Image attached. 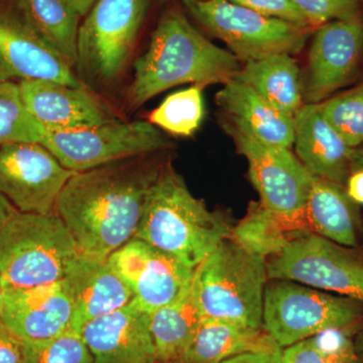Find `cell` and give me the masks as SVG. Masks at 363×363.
<instances>
[{
  "mask_svg": "<svg viewBox=\"0 0 363 363\" xmlns=\"http://www.w3.org/2000/svg\"><path fill=\"white\" fill-rule=\"evenodd\" d=\"M150 155L80 172L67 182L56 212L81 255L107 259L135 238L147 193L164 164Z\"/></svg>",
  "mask_w": 363,
  "mask_h": 363,
  "instance_id": "1",
  "label": "cell"
},
{
  "mask_svg": "<svg viewBox=\"0 0 363 363\" xmlns=\"http://www.w3.org/2000/svg\"><path fill=\"white\" fill-rule=\"evenodd\" d=\"M241 66L233 52L206 39L181 11L169 9L160 18L147 51L136 60L128 105L138 109L175 86L224 85Z\"/></svg>",
  "mask_w": 363,
  "mask_h": 363,
  "instance_id": "2",
  "label": "cell"
},
{
  "mask_svg": "<svg viewBox=\"0 0 363 363\" xmlns=\"http://www.w3.org/2000/svg\"><path fill=\"white\" fill-rule=\"evenodd\" d=\"M231 233L225 217L210 211L171 162H164L147 193L135 238L195 269Z\"/></svg>",
  "mask_w": 363,
  "mask_h": 363,
  "instance_id": "3",
  "label": "cell"
},
{
  "mask_svg": "<svg viewBox=\"0 0 363 363\" xmlns=\"http://www.w3.org/2000/svg\"><path fill=\"white\" fill-rule=\"evenodd\" d=\"M82 257L57 212L16 211L0 231V281L4 291L64 281Z\"/></svg>",
  "mask_w": 363,
  "mask_h": 363,
  "instance_id": "4",
  "label": "cell"
},
{
  "mask_svg": "<svg viewBox=\"0 0 363 363\" xmlns=\"http://www.w3.org/2000/svg\"><path fill=\"white\" fill-rule=\"evenodd\" d=\"M267 259L233 238L221 241L194 269L191 290L202 318L264 328Z\"/></svg>",
  "mask_w": 363,
  "mask_h": 363,
  "instance_id": "5",
  "label": "cell"
},
{
  "mask_svg": "<svg viewBox=\"0 0 363 363\" xmlns=\"http://www.w3.org/2000/svg\"><path fill=\"white\" fill-rule=\"evenodd\" d=\"M363 323V303L286 279H269L262 327L281 350L320 332Z\"/></svg>",
  "mask_w": 363,
  "mask_h": 363,
  "instance_id": "6",
  "label": "cell"
},
{
  "mask_svg": "<svg viewBox=\"0 0 363 363\" xmlns=\"http://www.w3.org/2000/svg\"><path fill=\"white\" fill-rule=\"evenodd\" d=\"M183 4L198 23L245 63L272 55L298 54L314 32L228 0H194Z\"/></svg>",
  "mask_w": 363,
  "mask_h": 363,
  "instance_id": "7",
  "label": "cell"
},
{
  "mask_svg": "<svg viewBox=\"0 0 363 363\" xmlns=\"http://www.w3.org/2000/svg\"><path fill=\"white\" fill-rule=\"evenodd\" d=\"M150 0H97L79 28L78 71L97 84L123 74L147 16Z\"/></svg>",
  "mask_w": 363,
  "mask_h": 363,
  "instance_id": "8",
  "label": "cell"
},
{
  "mask_svg": "<svg viewBox=\"0 0 363 363\" xmlns=\"http://www.w3.org/2000/svg\"><path fill=\"white\" fill-rule=\"evenodd\" d=\"M269 279H286L363 303V247H347L310 231L267 259Z\"/></svg>",
  "mask_w": 363,
  "mask_h": 363,
  "instance_id": "9",
  "label": "cell"
},
{
  "mask_svg": "<svg viewBox=\"0 0 363 363\" xmlns=\"http://www.w3.org/2000/svg\"><path fill=\"white\" fill-rule=\"evenodd\" d=\"M42 145L65 168L76 173L156 154L169 147L162 131L150 121H112L80 130L47 131Z\"/></svg>",
  "mask_w": 363,
  "mask_h": 363,
  "instance_id": "10",
  "label": "cell"
},
{
  "mask_svg": "<svg viewBox=\"0 0 363 363\" xmlns=\"http://www.w3.org/2000/svg\"><path fill=\"white\" fill-rule=\"evenodd\" d=\"M223 128L247 159L260 204L298 230L308 231L304 212L315 177L291 149L264 145L226 124Z\"/></svg>",
  "mask_w": 363,
  "mask_h": 363,
  "instance_id": "11",
  "label": "cell"
},
{
  "mask_svg": "<svg viewBox=\"0 0 363 363\" xmlns=\"http://www.w3.org/2000/svg\"><path fill=\"white\" fill-rule=\"evenodd\" d=\"M75 174L40 143L0 147V194L23 213L56 212L60 194Z\"/></svg>",
  "mask_w": 363,
  "mask_h": 363,
  "instance_id": "12",
  "label": "cell"
},
{
  "mask_svg": "<svg viewBox=\"0 0 363 363\" xmlns=\"http://www.w3.org/2000/svg\"><path fill=\"white\" fill-rule=\"evenodd\" d=\"M108 262L133 293L131 302L149 314L175 301L194 274V269L138 238L112 253Z\"/></svg>",
  "mask_w": 363,
  "mask_h": 363,
  "instance_id": "13",
  "label": "cell"
},
{
  "mask_svg": "<svg viewBox=\"0 0 363 363\" xmlns=\"http://www.w3.org/2000/svg\"><path fill=\"white\" fill-rule=\"evenodd\" d=\"M362 57V18L330 21L315 28L304 77L305 104H321L350 84Z\"/></svg>",
  "mask_w": 363,
  "mask_h": 363,
  "instance_id": "14",
  "label": "cell"
},
{
  "mask_svg": "<svg viewBox=\"0 0 363 363\" xmlns=\"http://www.w3.org/2000/svg\"><path fill=\"white\" fill-rule=\"evenodd\" d=\"M52 80L84 87L13 6L0 0V81Z\"/></svg>",
  "mask_w": 363,
  "mask_h": 363,
  "instance_id": "15",
  "label": "cell"
},
{
  "mask_svg": "<svg viewBox=\"0 0 363 363\" xmlns=\"http://www.w3.org/2000/svg\"><path fill=\"white\" fill-rule=\"evenodd\" d=\"M74 303L65 281L4 291L0 319L25 343L43 342L72 328Z\"/></svg>",
  "mask_w": 363,
  "mask_h": 363,
  "instance_id": "16",
  "label": "cell"
},
{
  "mask_svg": "<svg viewBox=\"0 0 363 363\" xmlns=\"http://www.w3.org/2000/svg\"><path fill=\"white\" fill-rule=\"evenodd\" d=\"M94 363H156L150 314L133 302L81 328Z\"/></svg>",
  "mask_w": 363,
  "mask_h": 363,
  "instance_id": "17",
  "label": "cell"
},
{
  "mask_svg": "<svg viewBox=\"0 0 363 363\" xmlns=\"http://www.w3.org/2000/svg\"><path fill=\"white\" fill-rule=\"evenodd\" d=\"M23 104L47 131H68L116 121L85 87L52 80L18 82Z\"/></svg>",
  "mask_w": 363,
  "mask_h": 363,
  "instance_id": "18",
  "label": "cell"
},
{
  "mask_svg": "<svg viewBox=\"0 0 363 363\" xmlns=\"http://www.w3.org/2000/svg\"><path fill=\"white\" fill-rule=\"evenodd\" d=\"M216 102L223 124L264 145L293 147L294 114L279 111L250 86L233 79L217 93Z\"/></svg>",
  "mask_w": 363,
  "mask_h": 363,
  "instance_id": "19",
  "label": "cell"
},
{
  "mask_svg": "<svg viewBox=\"0 0 363 363\" xmlns=\"http://www.w3.org/2000/svg\"><path fill=\"white\" fill-rule=\"evenodd\" d=\"M296 156L310 174L345 186L352 172L351 147L331 125L318 104H305L294 114Z\"/></svg>",
  "mask_w": 363,
  "mask_h": 363,
  "instance_id": "20",
  "label": "cell"
},
{
  "mask_svg": "<svg viewBox=\"0 0 363 363\" xmlns=\"http://www.w3.org/2000/svg\"><path fill=\"white\" fill-rule=\"evenodd\" d=\"M74 303L72 328L80 332L88 322L130 304L133 295L108 259L82 257L64 279Z\"/></svg>",
  "mask_w": 363,
  "mask_h": 363,
  "instance_id": "21",
  "label": "cell"
},
{
  "mask_svg": "<svg viewBox=\"0 0 363 363\" xmlns=\"http://www.w3.org/2000/svg\"><path fill=\"white\" fill-rule=\"evenodd\" d=\"M304 217L310 233L344 247H363L362 215L345 186L315 177Z\"/></svg>",
  "mask_w": 363,
  "mask_h": 363,
  "instance_id": "22",
  "label": "cell"
},
{
  "mask_svg": "<svg viewBox=\"0 0 363 363\" xmlns=\"http://www.w3.org/2000/svg\"><path fill=\"white\" fill-rule=\"evenodd\" d=\"M278 348L264 328L202 318L183 363H222L242 353Z\"/></svg>",
  "mask_w": 363,
  "mask_h": 363,
  "instance_id": "23",
  "label": "cell"
},
{
  "mask_svg": "<svg viewBox=\"0 0 363 363\" xmlns=\"http://www.w3.org/2000/svg\"><path fill=\"white\" fill-rule=\"evenodd\" d=\"M233 79L252 87L279 111L295 114L305 104L304 77L292 55L247 62Z\"/></svg>",
  "mask_w": 363,
  "mask_h": 363,
  "instance_id": "24",
  "label": "cell"
},
{
  "mask_svg": "<svg viewBox=\"0 0 363 363\" xmlns=\"http://www.w3.org/2000/svg\"><path fill=\"white\" fill-rule=\"evenodd\" d=\"M201 319L191 284L175 301L152 313L156 363H183Z\"/></svg>",
  "mask_w": 363,
  "mask_h": 363,
  "instance_id": "25",
  "label": "cell"
},
{
  "mask_svg": "<svg viewBox=\"0 0 363 363\" xmlns=\"http://www.w3.org/2000/svg\"><path fill=\"white\" fill-rule=\"evenodd\" d=\"M33 30L71 68L77 63L81 16L67 0H11Z\"/></svg>",
  "mask_w": 363,
  "mask_h": 363,
  "instance_id": "26",
  "label": "cell"
},
{
  "mask_svg": "<svg viewBox=\"0 0 363 363\" xmlns=\"http://www.w3.org/2000/svg\"><path fill=\"white\" fill-rule=\"evenodd\" d=\"M300 233L303 231L272 214L259 202L252 203L247 216L233 228L231 238L245 250L267 259Z\"/></svg>",
  "mask_w": 363,
  "mask_h": 363,
  "instance_id": "27",
  "label": "cell"
},
{
  "mask_svg": "<svg viewBox=\"0 0 363 363\" xmlns=\"http://www.w3.org/2000/svg\"><path fill=\"white\" fill-rule=\"evenodd\" d=\"M362 324L328 329L284 348V362L357 363L354 335Z\"/></svg>",
  "mask_w": 363,
  "mask_h": 363,
  "instance_id": "28",
  "label": "cell"
},
{
  "mask_svg": "<svg viewBox=\"0 0 363 363\" xmlns=\"http://www.w3.org/2000/svg\"><path fill=\"white\" fill-rule=\"evenodd\" d=\"M203 88L190 86L169 95L150 112L149 121L175 136L188 138L199 130L204 118Z\"/></svg>",
  "mask_w": 363,
  "mask_h": 363,
  "instance_id": "29",
  "label": "cell"
},
{
  "mask_svg": "<svg viewBox=\"0 0 363 363\" xmlns=\"http://www.w3.org/2000/svg\"><path fill=\"white\" fill-rule=\"evenodd\" d=\"M47 130L23 104L20 86L0 81V147L13 143H40Z\"/></svg>",
  "mask_w": 363,
  "mask_h": 363,
  "instance_id": "30",
  "label": "cell"
},
{
  "mask_svg": "<svg viewBox=\"0 0 363 363\" xmlns=\"http://www.w3.org/2000/svg\"><path fill=\"white\" fill-rule=\"evenodd\" d=\"M318 107L351 147L363 145V82L325 100Z\"/></svg>",
  "mask_w": 363,
  "mask_h": 363,
  "instance_id": "31",
  "label": "cell"
},
{
  "mask_svg": "<svg viewBox=\"0 0 363 363\" xmlns=\"http://www.w3.org/2000/svg\"><path fill=\"white\" fill-rule=\"evenodd\" d=\"M23 345L26 363H94L84 339L74 328L50 340Z\"/></svg>",
  "mask_w": 363,
  "mask_h": 363,
  "instance_id": "32",
  "label": "cell"
},
{
  "mask_svg": "<svg viewBox=\"0 0 363 363\" xmlns=\"http://www.w3.org/2000/svg\"><path fill=\"white\" fill-rule=\"evenodd\" d=\"M313 30L334 21L362 18V0H293Z\"/></svg>",
  "mask_w": 363,
  "mask_h": 363,
  "instance_id": "33",
  "label": "cell"
},
{
  "mask_svg": "<svg viewBox=\"0 0 363 363\" xmlns=\"http://www.w3.org/2000/svg\"><path fill=\"white\" fill-rule=\"evenodd\" d=\"M228 1L247 7L264 16L310 28L304 16L298 11L293 0H228Z\"/></svg>",
  "mask_w": 363,
  "mask_h": 363,
  "instance_id": "34",
  "label": "cell"
},
{
  "mask_svg": "<svg viewBox=\"0 0 363 363\" xmlns=\"http://www.w3.org/2000/svg\"><path fill=\"white\" fill-rule=\"evenodd\" d=\"M0 363H26L25 345L0 319Z\"/></svg>",
  "mask_w": 363,
  "mask_h": 363,
  "instance_id": "35",
  "label": "cell"
},
{
  "mask_svg": "<svg viewBox=\"0 0 363 363\" xmlns=\"http://www.w3.org/2000/svg\"><path fill=\"white\" fill-rule=\"evenodd\" d=\"M222 363H285L283 358V350L257 351V352L242 353L229 358Z\"/></svg>",
  "mask_w": 363,
  "mask_h": 363,
  "instance_id": "36",
  "label": "cell"
},
{
  "mask_svg": "<svg viewBox=\"0 0 363 363\" xmlns=\"http://www.w3.org/2000/svg\"><path fill=\"white\" fill-rule=\"evenodd\" d=\"M345 190L348 197L355 204L363 205V169H354L351 172L346 181Z\"/></svg>",
  "mask_w": 363,
  "mask_h": 363,
  "instance_id": "37",
  "label": "cell"
},
{
  "mask_svg": "<svg viewBox=\"0 0 363 363\" xmlns=\"http://www.w3.org/2000/svg\"><path fill=\"white\" fill-rule=\"evenodd\" d=\"M16 211V208L4 195L0 194V231Z\"/></svg>",
  "mask_w": 363,
  "mask_h": 363,
  "instance_id": "38",
  "label": "cell"
},
{
  "mask_svg": "<svg viewBox=\"0 0 363 363\" xmlns=\"http://www.w3.org/2000/svg\"><path fill=\"white\" fill-rule=\"evenodd\" d=\"M74 9L82 16H87L90 9L96 4L97 0H67Z\"/></svg>",
  "mask_w": 363,
  "mask_h": 363,
  "instance_id": "39",
  "label": "cell"
},
{
  "mask_svg": "<svg viewBox=\"0 0 363 363\" xmlns=\"http://www.w3.org/2000/svg\"><path fill=\"white\" fill-rule=\"evenodd\" d=\"M354 346L357 363H363V324L359 327L357 333H355Z\"/></svg>",
  "mask_w": 363,
  "mask_h": 363,
  "instance_id": "40",
  "label": "cell"
},
{
  "mask_svg": "<svg viewBox=\"0 0 363 363\" xmlns=\"http://www.w3.org/2000/svg\"><path fill=\"white\" fill-rule=\"evenodd\" d=\"M363 169V145L355 147L352 157V171Z\"/></svg>",
  "mask_w": 363,
  "mask_h": 363,
  "instance_id": "41",
  "label": "cell"
},
{
  "mask_svg": "<svg viewBox=\"0 0 363 363\" xmlns=\"http://www.w3.org/2000/svg\"><path fill=\"white\" fill-rule=\"evenodd\" d=\"M2 294H4V289H2L1 281H0V302H1Z\"/></svg>",
  "mask_w": 363,
  "mask_h": 363,
  "instance_id": "42",
  "label": "cell"
},
{
  "mask_svg": "<svg viewBox=\"0 0 363 363\" xmlns=\"http://www.w3.org/2000/svg\"><path fill=\"white\" fill-rule=\"evenodd\" d=\"M164 1H166V0H164ZM180 1H182V2H185V1H194V0H180Z\"/></svg>",
  "mask_w": 363,
  "mask_h": 363,
  "instance_id": "43",
  "label": "cell"
}]
</instances>
